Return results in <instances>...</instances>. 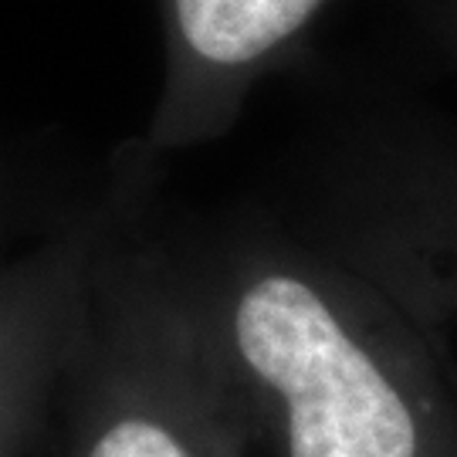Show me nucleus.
<instances>
[{"instance_id": "obj_1", "label": "nucleus", "mask_w": 457, "mask_h": 457, "mask_svg": "<svg viewBox=\"0 0 457 457\" xmlns=\"http://www.w3.org/2000/svg\"><path fill=\"white\" fill-rule=\"evenodd\" d=\"M163 245L247 457H457L434 332L315 228L245 213Z\"/></svg>"}, {"instance_id": "obj_2", "label": "nucleus", "mask_w": 457, "mask_h": 457, "mask_svg": "<svg viewBox=\"0 0 457 457\" xmlns=\"http://www.w3.org/2000/svg\"><path fill=\"white\" fill-rule=\"evenodd\" d=\"M139 170L102 247L65 383L75 393L71 457H247V444L207 345L143 220Z\"/></svg>"}, {"instance_id": "obj_3", "label": "nucleus", "mask_w": 457, "mask_h": 457, "mask_svg": "<svg viewBox=\"0 0 457 457\" xmlns=\"http://www.w3.org/2000/svg\"><path fill=\"white\" fill-rule=\"evenodd\" d=\"M312 224L420 322H457V146L417 132L356 146Z\"/></svg>"}, {"instance_id": "obj_4", "label": "nucleus", "mask_w": 457, "mask_h": 457, "mask_svg": "<svg viewBox=\"0 0 457 457\" xmlns=\"http://www.w3.org/2000/svg\"><path fill=\"white\" fill-rule=\"evenodd\" d=\"M328 0H160L163 88L143 153L211 143L237 122L247 96L305 37Z\"/></svg>"}, {"instance_id": "obj_5", "label": "nucleus", "mask_w": 457, "mask_h": 457, "mask_svg": "<svg viewBox=\"0 0 457 457\" xmlns=\"http://www.w3.org/2000/svg\"><path fill=\"white\" fill-rule=\"evenodd\" d=\"M132 173H122L126 180L102 207L0 271V457H17L28 447L62 390L98 258L126 204Z\"/></svg>"}, {"instance_id": "obj_6", "label": "nucleus", "mask_w": 457, "mask_h": 457, "mask_svg": "<svg viewBox=\"0 0 457 457\" xmlns=\"http://www.w3.org/2000/svg\"><path fill=\"white\" fill-rule=\"evenodd\" d=\"M434 21H437V31H441L444 45H447V51L454 54L457 62V0H437Z\"/></svg>"}]
</instances>
